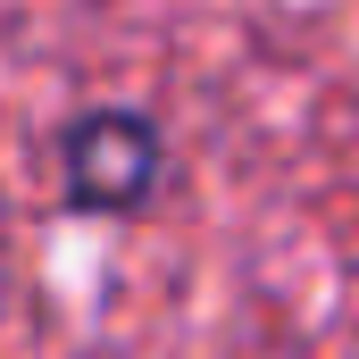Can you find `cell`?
<instances>
[{
  "label": "cell",
  "mask_w": 359,
  "mask_h": 359,
  "mask_svg": "<svg viewBox=\"0 0 359 359\" xmlns=\"http://www.w3.org/2000/svg\"><path fill=\"white\" fill-rule=\"evenodd\" d=\"M151 184H159V142L142 117L109 109L67 134V201L76 209H134Z\"/></svg>",
  "instance_id": "cell-1"
}]
</instances>
